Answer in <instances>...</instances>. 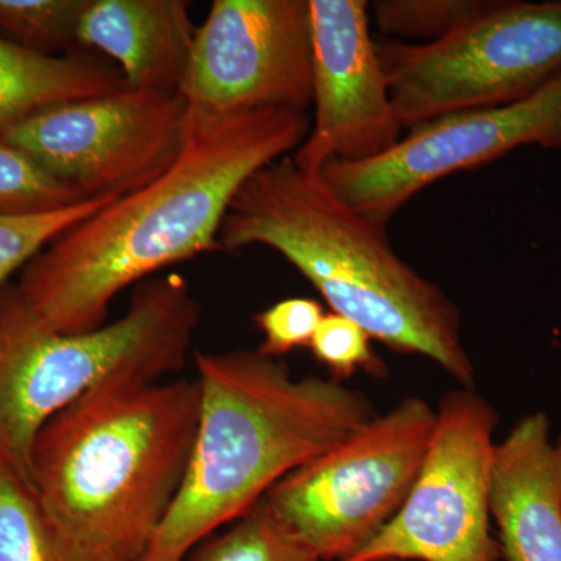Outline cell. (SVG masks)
I'll return each instance as SVG.
<instances>
[{
    "label": "cell",
    "mask_w": 561,
    "mask_h": 561,
    "mask_svg": "<svg viewBox=\"0 0 561 561\" xmlns=\"http://www.w3.org/2000/svg\"><path fill=\"white\" fill-rule=\"evenodd\" d=\"M309 130L305 111L190 108L183 149L171 168L39 251L14 286L21 300L50 330H98L122 290L217 250L221 221L239 190L297 150Z\"/></svg>",
    "instance_id": "cell-1"
},
{
    "label": "cell",
    "mask_w": 561,
    "mask_h": 561,
    "mask_svg": "<svg viewBox=\"0 0 561 561\" xmlns=\"http://www.w3.org/2000/svg\"><path fill=\"white\" fill-rule=\"evenodd\" d=\"M197 379L91 391L39 431L28 478L58 561H140L171 511L194 446Z\"/></svg>",
    "instance_id": "cell-2"
},
{
    "label": "cell",
    "mask_w": 561,
    "mask_h": 561,
    "mask_svg": "<svg viewBox=\"0 0 561 561\" xmlns=\"http://www.w3.org/2000/svg\"><path fill=\"white\" fill-rule=\"evenodd\" d=\"M389 224L343 203L319 173L291 157L262 168L239 190L221 221L217 250L267 247L319 290L332 312L373 341L416 354L472 389L476 370L456 302L393 250Z\"/></svg>",
    "instance_id": "cell-3"
},
{
    "label": "cell",
    "mask_w": 561,
    "mask_h": 561,
    "mask_svg": "<svg viewBox=\"0 0 561 561\" xmlns=\"http://www.w3.org/2000/svg\"><path fill=\"white\" fill-rule=\"evenodd\" d=\"M201 412L171 511L140 561H186L284 478L376 416L362 391L260 351L195 353Z\"/></svg>",
    "instance_id": "cell-4"
},
{
    "label": "cell",
    "mask_w": 561,
    "mask_h": 561,
    "mask_svg": "<svg viewBox=\"0 0 561 561\" xmlns=\"http://www.w3.org/2000/svg\"><path fill=\"white\" fill-rule=\"evenodd\" d=\"M202 306L179 273L151 276L127 312L94 331L43 323L16 287L0 290V457L31 482L33 443L55 415L122 381H164L186 364Z\"/></svg>",
    "instance_id": "cell-5"
},
{
    "label": "cell",
    "mask_w": 561,
    "mask_h": 561,
    "mask_svg": "<svg viewBox=\"0 0 561 561\" xmlns=\"http://www.w3.org/2000/svg\"><path fill=\"white\" fill-rule=\"evenodd\" d=\"M405 130L456 111L529 98L561 70V0H491L435 43H378Z\"/></svg>",
    "instance_id": "cell-6"
},
{
    "label": "cell",
    "mask_w": 561,
    "mask_h": 561,
    "mask_svg": "<svg viewBox=\"0 0 561 561\" xmlns=\"http://www.w3.org/2000/svg\"><path fill=\"white\" fill-rule=\"evenodd\" d=\"M435 419L430 402L405 398L276 483L264 500L321 561L350 560L400 512Z\"/></svg>",
    "instance_id": "cell-7"
},
{
    "label": "cell",
    "mask_w": 561,
    "mask_h": 561,
    "mask_svg": "<svg viewBox=\"0 0 561 561\" xmlns=\"http://www.w3.org/2000/svg\"><path fill=\"white\" fill-rule=\"evenodd\" d=\"M426 456L400 512L346 561H497L491 530L494 431L500 415L472 389L435 411Z\"/></svg>",
    "instance_id": "cell-8"
},
{
    "label": "cell",
    "mask_w": 561,
    "mask_h": 561,
    "mask_svg": "<svg viewBox=\"0 0 561 561\" xmlns=\"http://www.w3.org/2000/svg\"><path fill=\"white\" fill-rule=\"evenodd\" d=\"M187 116L181 92L124 88L46 106L0 136L84 198H121L171 168Z\"/></svg>",
    "instance_id": "cell-9"
},
{
    "label": "cell",
    "mask_w": 561,
    "mask_h": 561,
    "mask_svg": "<svg viewBox=\"0 0 561 561\" xmlns=\"http://www.w3.org/2000/svg\"><path fill=\"white\" fill-rule=\"evenodd\" d=\"M523 146L561 149V70L529 98L435 117L411 128L381 157L330 162L319 175L350 208L389 224L435 181Z\"/></svg>",
    "instance_id": "cell-10"
},
{
    "label": "cell",
    "mask_w": 561,
    "mask_h": 561,
    "mask_svg": "<svg viewBox=\"0 0 561 561\" xmlns=\"http://www.w3.org/2000/svg\"><path fill=\"white\" fill-rule=\"evenodd\" d=\"M181 94L209 114L312 106L309 0H214Z\"/></svg>",
    "instance_id": "cell-11"
},
{
    "label": "cell",
    "mask_w": 561,
    "mask_h": 561,
    "mask_svg": "<svg viewBox=\"0 0 561 561\" xmlns=\"http://www.w3.org/2000/svg\"><path fill=\"white\" fill-rule=\"evenodd\" d=\"M312 36L311 130L295 150L301 171L375 160L405 130L371 38L367 0H309Z\"/></svg>",
    "instance_id": "cell-12"
},
{
    "label": "cell",
    "mask_w": 561,
    "mask_h": 561,
    "mask_svg": "<svg viewBox=\"0 0 561 561\" xmlns=\"http://www.w3.org/2000/svg\"><path fill=\"white\" fill-rule=\"evenodd\" d=\"M490 511L502 561H561V435L545 412L496 445Z\"/></svg>",
    "instance_id": "cell-13"
},
{
    "label": "cell",
    "mask_w": 561,
    "mask_h": 561,
    "mask_svg": "<svg viewBox=\"0 0 561 561\" xmlns=\"http://www.w3.org/2000/svg\"><path fill=\"white\" fill-rule=\"evenodd\" d=\"M183 0H87L77 44L119 65L127 88L181 92L197 28Z\"/></svg>",
    "instance_id": "cell-14"
},
{
    "label": "cell",
    "mask_w": 561,
    "mask_h": 561,
    "mask_svg": "<svg viewBox=\"0 0 561 561\" xmlns=\"http://www.w3.org/2000/svg\"><path fill=\"white\" fill-rule=\"evenodd\" d=\"M127 88L119 69L83 55H46L0 38V131L55 103Z\"/></svg>",
    "instance_id": "cell-15"
},
{
    "label": "cell",
    "mask_w": 561,
    "mask_h": 561,
    "mask_svg": "<svg viewBox=\"0 0 561 561\" xmlns=\"http://www.w3.org/2000/svg\"><path fill=\"white\" fill-rule=\"evenodd\" d=\"M186 561H321L300 535L262 500L224 534L201 542Z\"/></svg>",
    "instance_id": "cell-16"
},
{
    "label": "cell",
    "mask_w": 561,
    "mask_h": 561,
    "mask_svg": "<svg viewBox=\"0 0 561 561\" xmlns=\"http://www.w3.org/2000/svg\"><path fill=\"white\" fill-rule=\"evenodd\" d=\"M0 561H58L31 482L0 457Z\"/></svg>",
    "instance_id": "cell-17"
},
{
    "label": "cell",
    "mask_w": 561,
    "mask_h": 561,
    "mask_svg": "<svg viewBox=\"0 0 561 561\" xmlns=\"http://www.w3.org/2000/svg\"><path fill=\"white\" fill-rule=\"evenodd\" d=\"M87 0H0V38L39 51L73 54Z\"/></svg>",
    "instance_id": "cell-18"
},
{
    "label": "cell",
    "mask_w": 561,
    "mask_h": 561,
    "mask_svg": "<svg viewBox=\"0 0 561 561\" xmlns=\"http://www.w3.org/2000/svg\"><path fill=\"white\" fill-rule=\"evenodd\" d=\"M87 201L0 136V217L41 216Z\"/></svg>",
    "instance_id": "cell-19"
},
{
    "label": "cell",
    "mask_w": 561,
    "mask_h": 561,
    "mask_svg": "<svg viewBox=\"0 0 561 561\" xmlns=\"http://www.w3.org/2000/svg\"><path fill=\"white\" fill-rule=\"evenodd\" d=\"M491 0H376L373 22L383 35L435 43L489 9Z\"/></svg>",
    "instance_id": "cell-20"
},
{
    "label": "cell",
    "mask_w": 561,
    "mask_h": 561,
    "mask_svg": "<svg viewBox=\"0 0 561 561\" xmlns=\"http://www.w3.org/2000/svg\"><path fill=\"white\" fill-rule=\"evenodd\" d=\"M114 201L117 198H92L41 216L0 217V290L9 286L14 272L24 268L54 239Z\"/></svg>",
    "instance_id": "cell-21"
},
{
    "label": "cell",
    "mask_w": 561,
    "mask_h": 561,
    "mask_svg": "<svg viewBox=\"0 0 561 561\" xmlns=\"http://www.w3.org/2000/svg\"><path fill=\"white\" fill-rule=\"evenodd\" d=\"M371 341L356 321L330 312L321 319L309 348L335 381H345L357 371L383 378L387 367L373 351Z\"/></svg>",
    "instance_id": "cell-22"
},
{
    "label": "cell",
    "mask_w": 561,
    "mask_h": 561,
    "mask_svg": "<svg viewBox=\"0 0 561 561\" xmlns=\"http://www.w3.org/2000/svg\"><path fill=\"white\" fill-rule=\"evenodd\" d=\"M324 317L323 306L312 298H287L257 313V328L264 334L260 353L279 359L291 351L311 345Z\"/></svg>",
    "instance_id": "cell-23"
}]
</instances>
